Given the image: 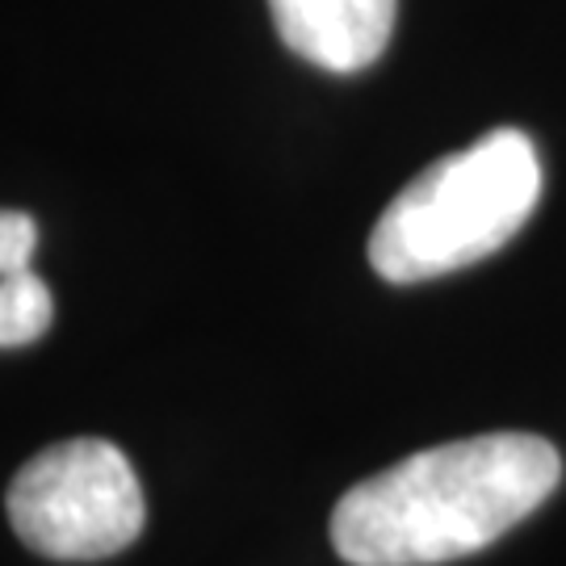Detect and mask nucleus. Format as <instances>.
<instances>
[{
  "label": "nucleus",
  "mask_w": 566,
  "mask_h": 566,
  "mask_svg": "<svg viewBox=\"0 0 566 566\" xmlns=\"http://www.w3.org/2000/svg\"><path fill=\"white\" fill-rule=\"evenodd\" d=\"M558 479V449L533 432L420 449L344 491L332 512V546L353 566L453 563L521 525Z\"/></svg>",
  "instance_id": "1"
},
{
  "label": "nucleus",
  "mask_w": 566,
  "mask_h": 566,
  "mask_svg": "<svg viewBox=\"0 0 566 566\" xmlns=\"http://www.w3.org/2000/svg\"><path fill=\"white\" fill-rule=\"evenodd\" d=\"M542 198V164L525 130H491L428 164L382 210L369 235L374 273L395 285L432 282L500 252Z\"/></svg>",
  "instance_id": "2"
},
{
  "label": "nucleus",
  "mask_w": 566,
  "mask_h": 566,
  "mask_svg": "<svg viewBox=\"0 0 566 566\" xmlns=\"http://www.w3.org/2000/svg\"><path fill=\"white\" fill-rule=\"evenodd\" d=\"M4 507L21 542L55 563L122 554L147 516L135 465L102 437H76L34 453L13 474Z\"/></svg>",
  "instance_id": "3"
},
{
  "label": "nucleus",
  "mask_w": 566,
  "mask_h": 566,
  "mask_svg": "<svg viewBox=\"0 0 566 566\" xmlns=\"http://www.w3.org/2000/svg\"><path fill=\"white\" fill-rule=\"evenodd\" d=\"M282 42L306 63L353 76L386 51L399 0H269Z\"/></svg>",
  "instance_id": "4"
},
{
  "label": "nucleus",
  "mask_w": 566,
  "mask_h": 566,
  "mask_svg": "<svg viewBox=\"0 0 566 566\" xmlns=\"http://www.w3.org/2000/svg\"><path fill=\"white\" fill-rule=\"evenodd\" d=\"M39 227L21 210H0V348H25L55 319L51 285L34 273Z\"/></svg>",
  "instance_id": "5"
}]
</instances>
